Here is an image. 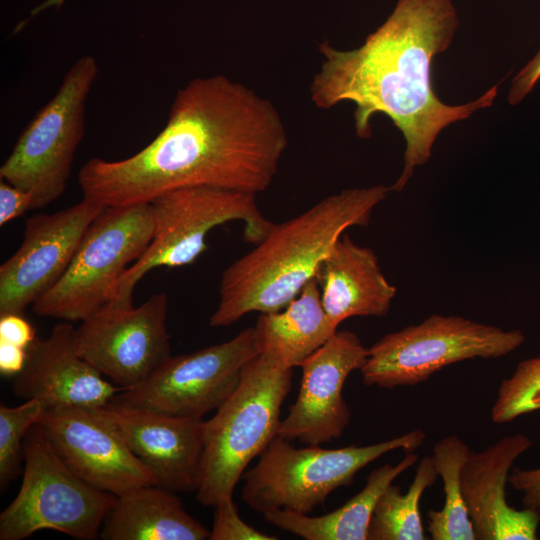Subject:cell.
I'll list each match as a JSON object with an SVG mask.
<instances>
[{
    "label": "cell",
    "mask_w": 540,
    "mask_h": 540,
    "mask_svg": "<svg viewBox=\"0 0 540 540\" xmlns=\"http://www.w3.org/2000/svg\"><path fill=\"white\" fill-rule=\"evenodd\" d=\"M287 144L268 99L224 75L198 77L177 91L148 145L121 160L91 158L78 179L83 197L106 207L150 203L185 187L256 195L271 185Z\"/></svg>",
    "instance_id": "obj_1"
},
{
    "label": "cell",
    "mask_w": 540,
    "mask_h": 540,
    "mask_svg": "<svg viewBox=\"0 0 540 540\" xmlns=\"http://www.w3.org/2000/svg\"><path fill=\"white\" fill-rule=\"evenodd\" d=\"M459 20L452 0H398L385 22L353 50L318 44L323 56L310 86L317 108L355 104V129L371 137V118L386 115L406 142L404 167L390 187L400 192L414 168L431 156L439 133L451 123L492 105L499 84L464 105H447L435 94L432 63L451 44Z\"/></svg>",
    "instance_id": "obj_2"
},
{
    "label": "cell",
    "mask_w": 540,
    "mask_h": 540,
    "mask_svg": "<svg viewBox=\"0 0 540 540\" xmlns=\"http://www.w3.org/2000/svg\"><path fill=\"white\" fill-rule=\"evenodd\" d=\"M390 191L384 185L345 189L274 224L251 251L222 272L210 325L225 327L250 312L286 307L316 277L344 232L367 226L373 209Z\"/></svg>",
    "instance_id": "obj_3"
},
{
    "label": "cell",
    "mask_w": 540,
    "mask_h": 540,
    "mask_svg": "<svg viewBox=\"0 0 540 540\" xmlns=\"http://www.w3.org/2000/svg\"><path fill=\"white\" fill-rule=\"evenodd\" d=\"M293 368L259 353L245 367L239 385L203 422V452L197 500L216 506L233 491L245 468L277 436L280 412Z\"/></svg>",
    "instance_id": "obj_4"
},
{
    "label": "cell",
    "mask_w": 540,
    "mask_h": 540,
    "mask_svg": "<svg viewBox=\"0 0 540 540\" xmlns=\"http://www.w3.org/2000/svg\"><path fill=\"white\" fill-rule=\"evenodd\" d=\"M426 440L422 429L366 446L297 448L276 436L244 477L242 499L259 513L283 509L309 514L340 487L349 486L359 470L397 449L406 453Z\"/></svg>",
    "instance_id": "obj_5"
},
{
    "label": "cell",
    "mask_w": 540,
    "mask_h": 540,
    "mask_svg": "<svg viewBox=\"0 0 540 540\" xmlns=\"http://www.w3.org/2000/svg\"><path fill=\"white\" fill-rule=\"evenodd\" d=\"M154 231L144 254L114 285L110 302L133 305L137 283L152 269L193 263L206 249L208 233L231 221L244 224V240L257 244L275 223L259 210L256 195L214 187H185L166 192L152 202Z\"/></svg>",
    "instance_id": "obj_6"
},
{
    "label": "cell",
    "mask_w": 540,
    "mask_h": 540,
    "mask_svg": "<svg viewBox=\"0 0 540 540\" xmlns=\"http://www.w3.org/2000/svg\"><path fill=\"white\" fill-rule=\"evenodd\" d=\"M20 489L0 514V540H22L40 530H55L80 540L100 537L116 495L99 490L60 458L37 423L24 440Z\"/></svg>",
    "instance_id": "obj_7"
},
{
    "label": "cell",
    "mask_w": 540,
    "mask_h": 540,
    "mask_svg": "<svg viewBox=\"0 0 540 540\" xmlns=\"http://www.w3.org/2000/svg\"><path fill=\"white\" fill-rule=\"evenodd\" d=\"M153 231L150 203L105 207L65 273L32 304L34 313L70 323L90 317L110 302L114 285L144 254Z\"/></svg>",
    "instance_id": "obj_8"
},
{
    "label": "cell",
    "mask_w": 540,
    "mask_h": 540,
    "mask_svg": "<svg viewBox=\"0 0 540 540\" xmlns=\"http://www.w3.org/2000/svg\"><path fill=\"white\" fill-rule=\"evenodd\" d=\"M98 72L92 55L77 59L0 167V179L31 194L32 209L47 206L66 189L85 134L86 102Z\"/></svg>",
    "instance_id": "obj_9"
},
{
    "label": "cell",
    "mask_w": 540,
    "mask_h": 540,
    "mask_svg": "<svg viewBox=\"0 0 540 540\" xmlns=\"http://www.w3.org/2000/svg\"><path fill=\"white\" fill-rule=\"evenodd\" d=\"M524 341L519 329L503 330L462 316L432 314L376 341L368 348L360 371L366 386H413L457 362L508 355Z\"/></svg>",
    "instance_id": "obj_10"
},
{
    "label": "cell",
    "mask_w": 540,
    "mask_h": 540,
    "mask_svg": "<svg viewBox=\"0 0 540 540\" xmlns=\"http://www.w3.org/2000/svg\"><path fill=\"white\" fill-rule=\"evenodd\" d=\"M258 354L254 329L249 327L228 341L170 356L146 380L121 390L110 402L202 419L234 392L246 365Z\"/></svg>",
    "instance_id": "obj_11"
},
{
    "label": "cell",
    "mask_w": 540,
    "mask_h": 540,
    "mask_svg": "<svg viewBox=\"0 0 540 540\" xmlns=\"http://www.w3.org/2000/svg\"><path fill=\"white\" fill-rule=\"evenodd\" d=\"M167 313L164 292L138 307L109 302L75 328L77 352L115 385L136 386L171 356Z\"/></svg>",
    "instance_id": "obj_12"
},
{
    "label": "cell",
    "mask_w": 540,
    "mask_h": 540,
    "mask_svg": "<svg viewBox=\"0 0 540 540\" xmlns=\"http://www.w3.org/2000/svg\"><path fill=\"white\" fill-rule=\"evenodd\" d=\"M105 207L83 197L66 209L26 220L22 243L0 266V316L22 314L61 278Z\"/></svg>",
    "instance_id": "obj_13"
},
{
    "label": "cell",
    "mask_w": 540,
    "mask_h": 540,
    "mask_svg": "<svg viewBox=\"0 0 540 540\" xmlns=\"http://www.w3.org/2000/svg\"><path fill=\"white\" fill-rule=\"evenodd\" d=\"M38 424L65 464L94 488L118 496L158 485L153 472L96 409H44Z\"/></svg>",
    "instance_id": "obj_14"
},
{
    "label": "cell",
    "mask_w": 540,
    "mask_h": 540,
    "mask_svg": "<svg viewBox=\"0 0 540 540\" xmlns=\"http://www.w3.org/2000/svg\"><path fill=\"white\" fill-rule=\"evenodd\" d=\"M368 348L351 331H337L300 366L303 374L296 401L280 421L277 436L307 445L339 438L351 413L343 397L347 377L361 370Z\"/></svg>",
    "instance_id": "obj_15"
},
{
    "label": "cell",
    "mask_w": 540,
    "mask_h": 540,
    "mask_svg": "<svg viewBox=\"0 0 540 540\" xmlns=\"http://www.w3.org/2000/svg\"><path fill=\"white\" fill-rule=\"evenodd\" d=\"M132 453L174 492L196 491L203 452V420L114 403L96 408Z\"/></svg>",
    "instance_id": "obj_16"
},
{
    "label": "cell",
    "mask_w": 540,
    "mask_h": 540,
    "mask_svg": "<svg viewBox=\"0 0 540 540\" xmlns=\"http://www.w3.org/2000/svg\"><path fill=\"white\" fill-rule=\"evenodd\" d=\"M13 393L36 399L44 409L62 407L100 408L123 388L107 381L75 346V327L60 321L45 339L27 348L23 369L14 376Z\"/></svg>",
    "instance_id": "obj_17"
},
{
    "label": "cell",
    "mask_w": 540,
    "mask_h": 540,
    "mask_svg": "<svg viewBox=\"0 0 540 540\" xmlns=\"http://www.w3.org/2000/svg\"><path fill=\"white\" fill-rule=\"evenodd\" d=\"M532 446L523 434L501 438L480 452L470 451L461 472L463 497L478 540H535L540 515L517 510L506 500L515 460Z\"/></svg>",
    "instance_id": "obj_18"
},
{
    "label": "cell",
    "mask_w": 540,
    "mask_h": 540,
    "mask_svg": "<svg viewBox=\"0 0 540 540\" xmlns=\"http://www.w3.org/2000/svg\"><path fill=\"white\" fill-rule=\"evenodd\" d=\"M316 278L324 310L337 328L351 317L385 316L396 295L374 251L347 234L336 242Z\"/></svg>",
    "instance_id": "obj_19"
},
{
    "label": "cell",
    "mask_w": 540,
    "mask_h": 540,
    "mask_svg": "<svg viewBox=\"0 0 540 540\" xmlns=\"http://www.w3.org/2000/svg\"><path fill=\"white\" fill-rule=\"evenodd\" d=\"M104 540H207L210 530L193 518L174 491L147 485L116 496L101 527Z\"/></svg>",
    "instance_id": "obj_20"
},
{
    "label": "cell",
    "mask_w": 540,
    "mask_h": 540,
    "mask_svg": "<svg viewBox=\"0 0 540 540\" xmlns=\"http://www.w3.org/2000/svg\"><path fill=\"white\" fill-rule=\"evenodd\" d=\"M253 329L259 353L289 368L300 367L337 332L322 305L316 277L283 309L261 313Z\"/></svg>",
    "instance_id": "obj_21"
},
{
    "label": "cell",
    "mask_w": 540,
    "mask_h": 540,
    "mask_svg": "<svg viewBox=\"0 0 540 540\" xmlns=\"http://www.w3.org/2000/svg\"><path fill=\"white\" fill-rule=\"evenodd\" d=\"M419 455L408 452L395 465L386 463L374 469L363 489L338 509L321 516L276 509L263 514L267 523L305 540H367L371 517L384 490L407 469Z\"/></svg>",
    "instance_id": "obj_22"
},
{
    "label": "cell",
    "mask_w": 540,
    "mask_h": 540,
    "mask_svg": "<svg viewBox=\"0 0 540 540\" xmlns=\"http://www.w3.org/2000/svg\"><path fill=\"white\" fill-rule=\"evenodd\" d=\"M456 435L437 441L432 457L444 486V505L427 514V530L433 540H475L476 535L463 497L461 472L470 453Z\"/></svg>",
    "instance_id": "obj_23"
},
{
    "label": "cell",
    "mask_w": 540,
    "mask_h": 540,
    "mask_svg": "<svg viewBox=\"0 0 540 540\" xmlns=\"http://www.w3.org/2000/svg\"><path fill=\"white\" fill-rule=\"evenodd\" d=\"M438 472L432 456H424L414 479L403 494L399 486L390 484L379 497L368 531L369 540H424L419 511L423 492L437 480Z\"/></svg>",
    "instance_id": "obj_24"
},
{
    "label": "cell",
    "mask_w": 540,
    "mask_h": 540,
    "mask_svg": "<svg viewBox=\"0 0 540 540\" xmlns=\"http://www.w3.org/2000/svg\"><path fill=\"white\" fill-rule=\"evenodd\" d=\"M43 406L36 399L21 405H0V488L5 490L20 473L24 461V440L30 428L39 422Z\"/></svg>",
    "instance_id": "obj_25"
},
{
    "label": "cell",
    "mask_w": 540,
    "mask_h": 540,
    "mask_svg": "<svg viewBox=\"0 0 540 540\" xmlns=\"http://www.w3.org/2000/svg\"><path fill=\"white\" fill-rule=\"evenodd\" d=\"M540 410V356L521 361L513 374L502 380L491 409L496 424Z\"/></svg>",
    "instance_id": "obj_26"
},
{
    "label": "cell",
    "mask_w": 540,
    "mask_h": 540,
    "mask_svg": "<svg viewBox=\"0 0 540 540\" xmlns=\"http://www.w3.org/2000/svg\"><path fill=\"white\" fill-rule=\"evenodd\" d=\"M210 540H275L247 524L239 515L233 497H226L214 506Z\"/></svg>",
    "instance_id": "obj_27"
},
{
    "label": "cell",
    "mask_w": 540,
    "mask_h": 540,
    "mask_svg": "<svg viewBox=\"0 0 540 540\" xmlns=\"http://www.w3.org/2000/svg\"><path fill=\"white\" fill-rule=\"evenodd\" d=\"M33 198L28 192L0 179V225L22 216L32 209Z\"/></svg>",
    "instance_id": "obj_28"
},
{
    "label": "cell",
    "mask_w": 540,
    "mask_h": 540,
    "mask_svg": "<svg viewBox=\"0 0 540 540\" xmlns=\"http://www.w3.org/2000/svg\"><path fill=\"white\" fill-rule=\"evenodd\" d=\"M508 483L523 494V507L540 515V468H513L509 473Z\"/></svg>",
    "instance_id": "obj_29"
},
{
    "label": "cell",
    "mask_w": 540,
    "mask_h": 540,
    "mask_svg": "<svg viewBox=\"0 0 540 540\" xmlns=\"http://www.w3.org/2000/svg\"><path fill=\"white\" fill-rule=\"evenodd\" d=\"M0 341L27 349L35 341V331L22 314L1 315Z\"/></svg>",
    "instance_id": "obj_30"
},
{
    "label": "cell",
    "mask_w": 540,
    "mask_h": 540,
    "mask_svg": "<svg viewBox=\"0 0 540 540\" xmlns=\"http://www.w3.org/2000/svg\"><path fill=\"white\" fill-rule=\"evenodd\" d=\"M540 80V49L536 55L515 76L508 95V101L514 105L523 100Z\"/></svg>",
    "instance_id": "obj_31"
},
{
    "label": "cell",
    "mask_w": 540,
    "mask_h": 540,
    "mask_svg": "<svg viewBox=\"0 0 540 540\" xmlns=\"http://www.w3.org/2000/svg\"><path fill=\"white\" fill-rule=\"evenodd\" d=\"M27 349L0 341V372L4 376H15L24 367Z\"/></svg>",
    "instance_id": "obj_32"
},
{
    "label": "cell",
    "mask_w": 540,
    "mask_h": 540,
    "mask_svg": "<svg viewBox=\"0 0 540 540\" xmlns=\"http://www.w3.org/2000/svg\"><path fill=\"white\" fill-rule=\"evenodd\" d=\"M65 1L66 0H43L40 4L35 6L30 11V17H35L41 14L42 12L51 8L59 9L64 4Z\"/></svg>",
    "instance_id": "obj_33"
}]
</instances>
